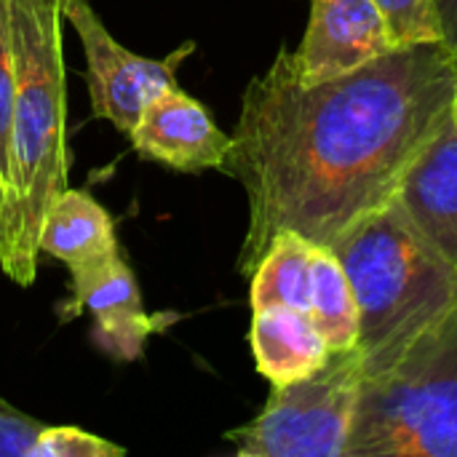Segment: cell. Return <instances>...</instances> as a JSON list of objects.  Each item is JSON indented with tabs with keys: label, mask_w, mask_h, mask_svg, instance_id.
<instances>
[{
	"label": "cell",
	"mask_w": 457,
	"mask_h": 457,
	"mask_svg": "<svg viewBox=\"0 0 457 457\" xmlns=\"http://www.w3.org/2000/svg\"><path fill=\"white\" fill-rule=\"evenodd\" d=\"M396 201L457 270V126L450 118L407 169Z\"/></svg>",
	"instance_id": "30bf717a"
},
{
	"label": "cell",
	"mask_w": 457,
	"mask_h": 457,
	"mask_svg": "<svg viewBox=\"0 0 457 457\" xmlns=\"http://www.w3.org/2000/svg\"><path fill=\"white\" fill-rule=\"evenodd\" d=\"M59 321H72L80 313L94 316L91 340L118 361L142 356L150 335L161 332L177 316H150L142 305L137 278L120 254L83 268H70V300L56 308Z\"/></svg>",
	"instance_id": "52a82bcc"
},
{
	"label": "cell",
	"mask_w": 457,
	"mask_h": 457,
	"mask_svg": "<svg viewBox=\"0 0 457 457\" xmlns=\"http://www.w3.org/2000/svg\"><path fill=\"white\" fill-rule=\"evenodd\" d=\"M345 457H457V308L361 378Z\"/></svg>",
	"instance_id": "277c9868"
},
{
	"label": "cell",
	"mask_w": 457,
	"mask_h": 457,
	"mask_svg": "<svg viewBox=\"0 0 457 457\" xmlns=\"http://www.w3.org/2000/svg\"><path fill=\"white\" fill-rule=\"evenodd\" d=\"M37 246L40 252L62 260L67 268L96 265L120 254L112 217L94 201L91 193L70 187H64L51 204Z\"/></svg>",
	"instance_id": "7c38bea8"
},
{
	"label": "cell",
	"mask_w": 457,
	"mask_h": 457,
	"mask_svg": "<svg viewBox=\"0 0 457 457\" xmlns=\"http://www.w3.org/2000/svg\"><path fill=\"white\" fill-rule=\"evenodd\" d=\"M361 378L356 348L332 351L313 375L273 386L262 412L225 439L244 457H345Z\"/></svg>",
	"instance_id": "5b68a950"
},
{
	"label": "cell",
	"mask_w": 457,
	"mask_h": 457,
	"mask_svg": "<svg viewBox=\"0 0 457 457\" xmlns=\"http://www.w3.org/2000/svg\"><path fill=\"white\" fill-rule=\"evenodd\" d=\"M16 64L11 177L0 220V268L19 287L37 273L40 230L67 187V80L59 0H8Z\"/></svg>",
	"instance_id": "7a4b0ae2"
},
{
	"label": "cell",
	"mask_w": 457,
	"mask_h": 457,
	"mask_svg": "<svg viewBox=\"0 0 457 457\" xmlns=\"http://www.w3.org/2000/svg\"><path fill=\"white\" fill-rule=\"evenodd\" d=\"M457 59L445 43L396 48L353 72L305 83L281 48L241 102L220 171L241 182L249 230L238 273L252 276L281 230L332 246L399 185L450 118Z\"/></svg>",
	"instance_id": "6da1fadb"
},
{
	"label": "cell",
	"mask_w": 457,
	"mask_h": 457,
	"mask_svg": "<svg viewBox=\"0 0 457 457\" xmlns=\"http://www.w3.org/2000/svg\"><path fill=\"white\" fill-rule=\"evenodd\" d=\"M3 204H5V179L0 177V220H3Z\"/></svg>",
	"instance_id": "44dd1931"
},
{
	"label": "cell",
	"mask_w": 457,
	"mask_h": 457,
	"mask_svg": "<svg viewBox=\"0 0 457 457\" xmlns=\"http://www.w3.org/2000/svg\"><path fill=\"white\" fill-rule=\"evenodd\" d=\"M316 241L297 230H281L252 270V308L281 305L311 313Z\"/></svg>",
	"instance_id": "4fadbf2b"
},
{
	"label": "cell",
	"mask_w": 457,
	"mask_h": 457,
	"mask_svg": "<svg viewBox=\"0 0 457 457\" xmlns=\"http://www.w3.org/2000/svg\"><path fill=\"white\" fill-rule=\"evenodd\" d=\"M126 450L80 428L46 426L27 457H123Z\"/></svg>",
	"instance_id": "e0dca14e"
},
{
	"label": "cell",
	"mask_w": 457,
	"mask_h": 457,
	"mask_svg": "<svg viewBox=\"0 0 457 457\" xmlns=\"http://www.w3.org/2000/svg\"><path fill=\"white\" fill-rule=\"evenodd\" d=\"M59 11L80 37L94 115L110 120L129 137L145 107L177 86V70L195 51V43L187 40L163 59H147L123 48L88 0H59Z\"/></svg>",
	"instance_id": "8992f818"
},
{
	"label": "cell",
	"mask_w": 457,
	"mask_h": 457,
	"mask_svg": "<svg viewBox=\"0 0 457 457\" xmlns=\"http://www.w3.org/2000/svg\"><path fill=\"white\" fill-rule=\"evenodd\" d=\"M46 426L0 399V457H27Z\"/></svg>",
	"instance_id": "ac0fdd59"
},
{
	"label": "cell",
	"mask_w": 457,
	"mask_h": 457,
	"mask_svg": "<svg viewBox=\"0 0 457 457\" xmlns=\"http://www.w3.org/2000/svg\"><path fill=\"white\" fill-rule=\"evenodd\" d=\"M129 139L142 158L187 174L222 169L233 145L209 110L179 86L166 88L145 107Z\"/></svg>",
	"instance_id": "9c48e42d"
},
{
	"label": "cell",
	"mask_w": 457,
	"mask_h": 457,
	"mask_svg": "<svg viewBox=\"0 0 457 457\" xmlns=\"http://www.w3.org/2000/svg\"><path fill=\"white\" fill-rule=\"evenodd\" d=\"M450 120L457 126V80H455V91H453V99H450Z\"/></svg>",
	"instance_id": "ffe728a7"
},
{
	"label": "cell",
	"mask_w": 457,
	"mask_h": 457,
	"mask_svg": "<svg viewBox=\"0 0 457 457\" xmlns=\"http://www.w3.org/2000/svg\"><path fill=\"white\" fill-rule=\"evenodd\" d=\"M332 252L356 297L364 375L394 364L415 337L457 308V270L396 198L356 220Z\"/></svg>",
	"instance_id": "3957f363"
},
{
	"label": "cell",
	"mask_w": 457,
	"mask_h": 457,
	"mask_svg": "<svg viewBox=\"0 0 457 457\" xmlns=\"http://www.w3.org/2000/svg\"><path fill=\"white\" fill-rule=\"evenodd\" d=\"M439 24H442V43L457 59V0H434Z\"/></svg>",
	"instance_id": "d6986e66"
},
{
	"label": "cell",
	"mask_w": 457,
	"mask_h": 457,
	"mask_svg": "<svg viewBox=\"0 0 457 457\" xmlns=\"http://www.w3.org/2000/svg\"><path fill=\"white\" fill-rule=\"evenodd\" d=\"M16 102V64L11 43V11L8 0H0V177H11V123Z\"/></svg>",
	"instance_id": "2e32d148"
},
{
	"label": "cell",
	"mask_w": 457,
	"mask_h": 457,
	"mask_svg": "<svg viewBox=\"0 0 457 457\" xmlns=\"http://www.w3.org/2000/svg\"><path fill=\"white\" fill-rule=\"evenodd\" d=\"M399 46L442 43V24L434 0H375Z\"/></svg>",
	"instance_id": "9a60e30c"
},
{
	"label": "cell",
	"mask_w": 457,
	"mask_h": 457,
	"mask_svg": "<svg viewBox=\"0 0 457 457\" xmlns=\"http://www.w3.org/2000/svg\"><path fill=\"white\" fill-rule=\"evenodd\" d=\"M249 343L257 372L270 386H287L313 375L332 353L311 316L281 305L252 308Z\"/></svg>",
	"instance_id": "8fae6325"
},
{
	"label": "cell",
	"mask_w": 457,
	"mask_h": 457,
	"mask_svg": "<svg viewBox=\"0 0 457 457\" xmlns=\"http://www.w3.org/2000/svg\"><path fill=\"white\" fill-rule=\"evenodd\" d=\"M311 321L324 335L329 351L356 348L359 340V308L348 281V273L332 246L316 244L313 252V297Z\"/></svg>",
	"instance_id": "5bb4252c"
},
{
	"label": "cell",
	"mask_w": 457,
	"mask_h": 457,
	"mask_svg": "<svg viewBox=\"0 0 457 457\" xmlns=\"http://www.w3.org/2000/svg\"><path fill=\"white\" fill-rule=\"evenodd\" d=\"M396 48L375 0H313L311 21L292 62L305 83L353 72Z\"/></svg>",
	"instance_id": "ba28073f"
}]
</instances>
